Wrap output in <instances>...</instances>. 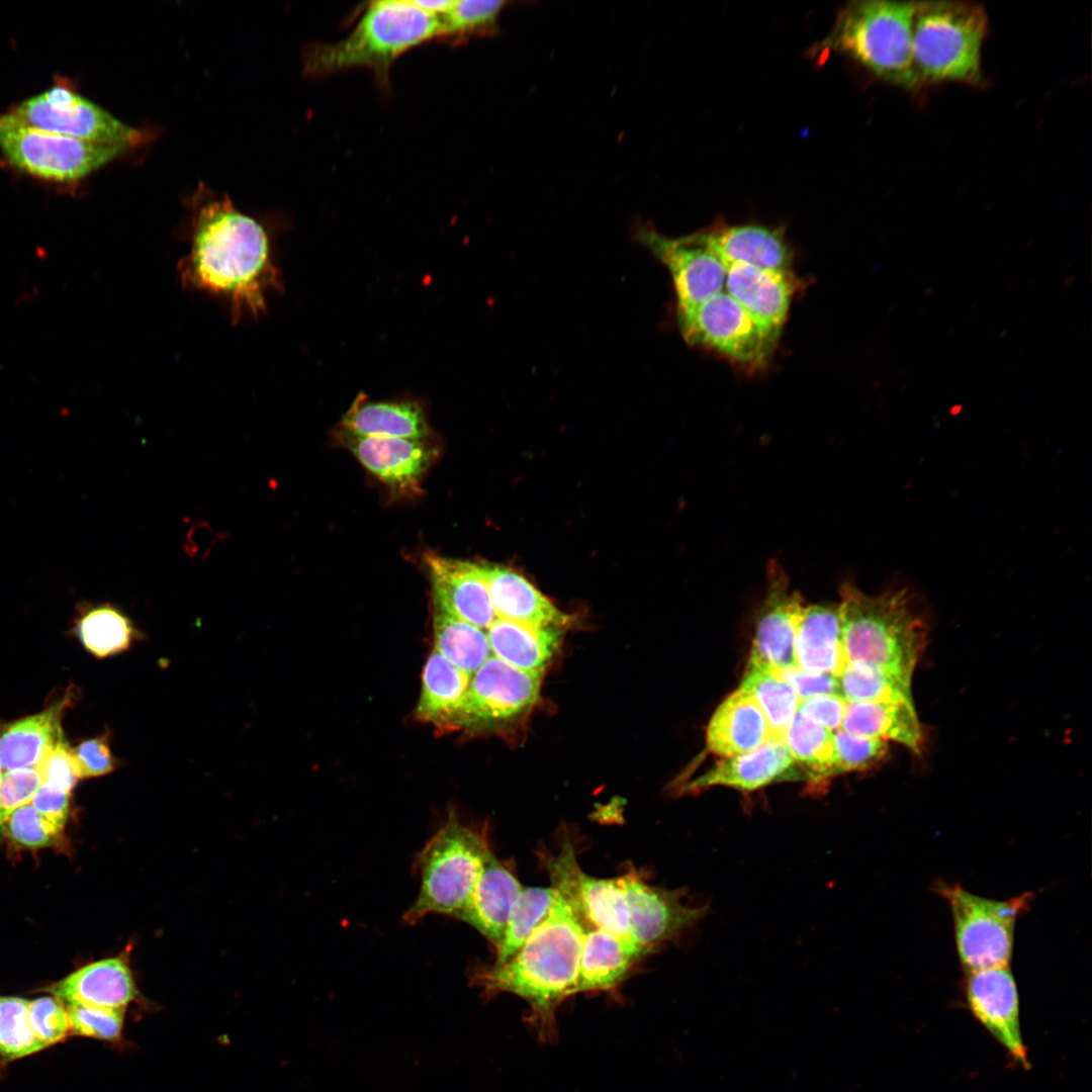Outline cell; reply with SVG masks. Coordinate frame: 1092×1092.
I'll use <instances>...</instances> for the list:
<instances>
[{"label": "cell", "mask_w": 1092, "mask_h": 1092, "mask_svg": "<svg viewBox=\"0 0 1092 1092\" xmlns=\"http://www.w3.org/2000/svg\"><path fill=\"white\" fill-rule=\"evenodd\" d=\"M188 240L178 263L185 287L219 299L234 323L265 311L267 294L280 283L261 222L240 211L228 195L198 199Z\"/></svg>", "instance_id": "obj_1"}, {"label": "cell", "mask_w": 1092, "mask_h": 1092, "mask_svg": "<svg viewBox=\"0 0 1092 1092\" xmlns=\"http://www.w3.org/2000/svg\"><path fill=\"white\" fill-rule=\"evenodd\" d=\"M585 926L557 892L545 919L503 964L476 969L471 984L484 998L511 993L529 1005L527 1022L542 1041L557 1036L556 1011L573 996Z\"/></svg>", "instance_id": "obj_2"}, {"label": "cell", "mask_w": 1092, "mask_h": 1092, "mask_svg": "<svg viewBox=\"0 0 1092 1092\" xmlns=\"http://www.w3.org/2000/svg\"><path fill=\"white\" fill-rule=\"evenodd\" d=\"M439 32V16L420 8L414 0L370 2L346 37L305 49L303 71L323 77L365 68L380 86L387 87L394 62L414 48L438 39Z\"/></svg>", "instance_id": "obj_3"}, {"label": "cell", "mask_w": 1092, "mask_h": 1092, "mask_svg": "<svg viewBox=\"0 0 1092 1092\" xmlns=\"http://www.w3.org/2000/svg\"><path fill=\"white\" fill-rule=\"evenodd\" d=\"M838 604L847 661H855L912 679L927 643V628L906 588L869 595L850 582Z\"/></svg>", "instance_id": "obj_4"}, {"label": "cell", "mask_w": 1092, "mask_h": 1092, "mask_svg": "<svg viewBox=\"0 0 1092 1092\" xmlns=\"http://www.w3.org/2000/svg\"><path fill=\"white\" fill-rule=\"evenodd\" d=\"M915 9L913 1L848 2L816 50L846 55L883 81L919 89L912 55Z\"/></svg>", "instance_id": "obj_5"}, {"label": "cell", "mask_w": 1092, "mask_h": 1092, "mask_svg": "<svg viewBox=\"0 0 1092 1092\" xmlns=\"http://www.w3.org/2000/svg\"><path fill=\"white\" fill-rule=\"evenodd\" d=\"M987 32L988 16L977 3L916 2L912 55L920 87L940 83L980 85Z\"/></svg>", "instance_id": "obj_6"}, {"label": "cell", "mask_w": 1092, "mask_h": 1092, "mask_svg": "<svg viewBox=\"0 0 1092 1092\" xmlns=\"http://www.w3.org/2000/svg\"><path fill=\"white\" fill-rule=\"evenodd\" d=\"M492 853L486 830L463 823L451 809L417 856L421 886L403 923L414 925L430 914L457 919Z\"/></svg>", "instance_id": "obj_7"}, {"label": "cell", "mask_w": 1092, "mask_h": 1092, "mask_svg": "<svg viewBox=\"0 0 1092 1092\" xmlns=\"http://www.w3.org/2000/svg\"><path fill=\"white\" fill-rule=\"evenodd\" d=\"M934 890L948 904L958 956L964 970L1009 967L1015 925L1033 899L1023 893L1006 900L985 898L960 884L938 882Z\"/></svg>", "instance_id": "obj_8"}, {"label": "cell", "mask_w": 1092, "mask_h": 1092, "mask_svg": "<svg viewBox=\"0 0 1092 1092\" xmlns=\"http://www.w3.org/2000/svg\"><path fill=\"white\" fill-rule=\"evenodd\" d=\"M126 149L46 131L12 111L0 115L3 156L18 171L38 179L59 183L83 179Z\"/></svg>", "instance_id": "obj_9"}, {"label": "cell", "mask_w": 1092, "mask_h": 1092, "mask_svg": "<svg viewBox=\"0 0 1092 1092\" xmlns=\"http://www.w3.org/2000/svg\"><path fill=\"white\" fill-rule=\"evenodd\" d=\"M677 315L680 332L689 343L748 366L765 361L779 334L723 291L694 307L678 310Z\"/></svg>", "instance_id": "obj_10"}, {"label": "cell", "mask_w": 1092, "mask_h": 1092, "mask_svg": "<svg viewBox=\"0 0 1092 1092\" xmlns=\"http://www.w3.org/2000/svg\"><path fill=\"white\" fill-rule=\"evenodd\" d=\"M12 112L33 127L96 144L130 148L152 139L66 85L23 100Z\"/></svg>", "instance_id": "obj_11"}, {"label": "cell", "mask_w": 1092, "mask_h": 1092, "mask_svg": "<svg viewBox=\"0 0 1092 1092\" xmlns=\"http://www.w3.org/2000/svg\"><path fill=\"white\" fill-rule=\"evenodd\" d=\"M616 879L625 896L631 939L645 954L706 915L707 906L689 904L679 889L650 885L633 868Z\"/></svg>", "instance_id": "obj_12"}, {"label": "cell", "mask_w": 1092, "mask_h": 1092, "mask_svg": "<svg viewBox=\"0 0 1092 1092\" xmlns=\"http://www.w3.org/2000/svg\"><path fill=\"white\" fill-rule=\"evenodd\" d=\"M547 868L552 887L567 900L585 928H599L633 943L625 896L616 878L601 879L583 872L569 840L549 858Z\"/></svg>", "instance_id": "obj_13"}, {"label": "cell", "mask_w": 1092, "mask_h": 1092, "mask_svg": "<svg viewBox=\"0 0 1092 1092\" xmlns=\"http://www.w3.org/2000/svg\"><path fill=\"white\" fill-rule=\"evenodd\" d=\"M637 237L669 270L678 310L694 307L723 291L726 265L709 248L701 232L669 238L644 226Z\"/></svg>", "instance_id": "obj_14"}, {"label": "cell", "mask_w": 1092, "mask_h": 1092, "mask_svg": "<svg viewBox=\"0 0 1092 1092\" xmlns=\"http://www.w3.org/2000/svg\"><path fill=\"white\" fill-rule=\"evenodd\" d=\"M542 672H528L489 656L470 676L461 726L508 721L529 710L539 699Z\"/></svg>", "instance_id": "obj_15"}, {"label": "cell", "mask_w": 1092, "mask_h": 1092, "mask_svg": "<svg viewBox=\"0 0 1092 1092\" xmlns=\"http://www.w3.org/2000/svg\"><path fill=\"white\" fill-rule=\"evenodd\" d=\"M766 574V593L757 615L746 665L781 670L797 665L796 630L805 605L800 593L791 588L789 576L778 561L768 563Z\"/></svg>", "instance_id": "obj_16"}, {"label": "cell", "mask_w": 1092, "mask_h": 1092, "mask_svg": "<svg viewBox=\"0 0 1092 1092\" xmlns=\"http://www.w3.org/2000/svg\"><path fill=\"white\" fill-rule=\"evenodd\" d=\"M965 992L973 1015L1022 1067L1028 1066L1019 1021L1017 987L1009 967L966 972Z\"/></svg>", "instance_id": "obj_17"}, {"label": "cell", "mask_w": 1092, "mask_h": 1092, "mask_svg": "<svg viewBox=\"0 0 1092 1092\" xmlns=\"http://www.w3.org/2000/svg\"><path fill=\"white\" fill-rule=\"evenodd\" d=\"M338 438L367 470L401 493L420 490L422 477L436 455L425 440L357 436L342 429Z\"/></svg>", "instance_id": "obj_18"}, {"label": "cell", "mask_w": 1092, "mask_h": 1092, "mask_svg": "<svg viewBox=\"0 0 1092 1092\" xmlns=\"http://www.w3.org/2000/svg\"><path fill=\"white\" fill-rule=\"evenodd\" d=\"M798 767L782 738L771 737L750 752L722 758L684 785L682 791L696 793L712 787H727L751 793L774 783L805 780Z\"/></svg>", "instance_id": "obj_19"}, {"label": "cell", "mask_w": 1092, "mask_h": 1092, "mask_svg": "<svg viewBox=\"0 0 1092 1092\" xmlns=\"http://www.w3.org/2000/svg\"><path fill=\"white\" fill-rule=\"evenodd\" d=\"M434 605L480 629L497 618L480 564L427 552Z\"/></svg>", "instance_id": "obj_20"}, {"label": "cell", "mask_w": 1092, "mask_h": 1092, "mask_svg": "<svg viewBox=\"0 0 1092 1092\" xmlns=\"http://www.w3.org/2000/svg\"><path fill=\"white\" fill-rule=\"evenodd\" d=\"M64 1005L125 1010L136 999L132 972L123 956L88 964L46 987Z\"/></svg>", "instance_id": "obj_21"}, {"label": "cell", "mask_w": 1092, "mask_h": 1092, "mask_svg": "<svg viewBox=\"0 0 1092 1092\" xmlns=\"http://www.w3.org/2000/svg\"><path fill=\"white\" fill-rule=\"evenodd\" d=\"M73 698L70 689L41 712L1 726V767L5 770L38 767L47 753L65 739L62 719Z\"/></svg>", "instance_id": "obj_22"}, {"label": "cell", "mask_w": 1092, "mask_h": 1092, "mask_svg": "<svg viewBox=\"0 0 1092 1092\" xmlns=\"http://www.w3.org/2000/svg\"><path fill=\"white\" fill-rule=\"evenodd\" d=\"M523 886L513 871L492 853L457 918L476 929L493 946L502 941L511 909Z\"/></svg>", "instance_id": "obj_23"}, {"label": "cell", "mask_w": 1092, "mask_h": 1092, "mask_svg": "<svg viewBox=\"0 0 1092 1092\" xmlns=\"http://www.w3.org/2000/svg\"><path fill=\"white\" fill-rule=\"evenodd\" d=\"M724 286L727 293L758 322L780 332L794 293V281L789 271L729 264L726 265Z\"/></svg>", "instance_id": "obj_24"}, {"label": "cell", "mask_w": 1092, "mask_h": 1092, "mask_svg": "<svg viewBox=\"0 0 1092 1092\" xmlns=\"http://www.w3.org/2000/svg\"><path fill=\"white\" fill-rule=\"evenodd\" d=\"M774 737L754 699L740 688L716 709L706 731L707 749L721 757L750 752Z\"/></svg>", "instance_id": "obj_25"}, {"label": "cell", "mask_w": 1092, "mask_h": 1092, "mask_svg": "<svg viewBox=\"0 0 1092 1092\" xmlns=\"http://www.w3.org/2000/svg\"><path fill=\"white\" fill-rule=\"evenodd\" d=\"M795 659L803 670L839 676L847 660L838 604L804 607L796 630Z\"/></svg>", "instance_id": "obj_26"}, {"label": "cell", "mask_w": 1092, "mask_h": 1092, "mask_svg": "<svg viewBox=\"0 0 1092 1092\" xmlns=\"http://www.w3.org/2000/svg\"><path fill=\"white\" fill-rule=\"evenodd\" d=\"M645 953L608 931L585 928L573 995L613 991Z\"/></svg>", "instance_id": "obj_27"}, {"label": "cell", "mask_w": 1092, "mask_h": 1092, "mask_svg": "<svg viewBox=\"0 0 1092 1092\" xmlns=\"http://www.w3.org/2000/svg\"><path fill=\"white\" fill-rule=\"evenodd\" d=\"M709 248L725 265L740 263L788 271L791 254L779 230L762 225H718L701 232Z\"/></svg>", "instance_id": "obj_28"}, {"label": "cell", "mask_w": 1092, "mask_h": 1092, "mask_svg": "<svg viewBox=\"0 0 1092 1092\" xmlns=\"http://www.w3.org/2000/svg\"><path fill=\"white\" fill-rule=\"evenodd\" d=\"M480 567L497 618L558 628L568 623V616L521 574L498 565Z\"/></svg>", "instance_id": "obj_29"}, {"label": "cell", "mask_w": 1092, "mask_h": 1092, "mask_svg": "<svg viewBox=\"0 0 1092 1092\" xmlns=\"http://www.w3.org/2000/svg\"><path fill=\"white\" fill-rule=\"evenodd\" d=\"M840 729L855 736L892 740L916 754L922 752L924 744L913 702H846Z\"/></svg>", "instance_id": "obj_30"}, {"label": "cell", "mask_w": 1092, "mask_h": 1092, "mask_svg": "<svg viewBox=\"0 0 1092 1092\" xmlns=\"http://www.w3.org/2000/svg\"><path fill=\"white\" fill-rule=\"evenodd\" d=\"M470 676L434 650L423 668L417 717L438 728L460 727Z\"/></svg>", "instance_id": "obj_31"}, {"label": "cell", "mask_w": 1092, "mask_h": 1092, "mask_svg": "<svg viewBox=\"0 0 1092 1092\" xmlns=\"http://www.w3.org/2000/svg\"><path fill=\"white\" fill-rule=\"evenodd\" d=\"M341 429L357 436L425 440L430 429L415 401H370L360 394L341 422Z\"/></svg>", "instance_id": "obj_32"}, {"label": "cell", "mask_w": 1092, "mask_h": 1092, "mask_svg": "<svg viewBox=\"0 0 1092 1092\" xmlns=\"http://www.w3.org/2000/svg\"><path fill=\"white\" fill-rule=\"evenodd\" d=\"M493 656L528 672H543L561 641L558 627L496 618L486 632Z\"/></svg>", "instance_id": "obj_33"}, {"label": "cell", "mask_w": 1092, "mask_h": 1092, "mask_svg": "<svg viewBox=\"0 0 1092 1092\" xmlns=\"http://www.w3.org/2000/svg\"><path fill=\"white\" fill-rule=\"evenodd\" d=\"M74 632L87 652L97 658L120 654L143 637L133 621L109 603H81Z\"/></svg>", "instance_id": "obj_34"}, {"label": "cell", "mask_w": 1092, "mask_h": 1092, "mask_svg": "<svg viewBox=\"0 0 1092 1092\" xmlns=\"http://www.w3.org/2000/svg\"><path fill=\"white\" fill-rule=\"evenodd\" d=\"M781 738L805 780L818 783L831 778L835 764L831 731L797 711Z\"/></svg>", "instance_id": "obj_35"}, {"label": "cell", "mask_w": 1092, "mask_h": 1092, "mask_svg": "<svg viewBox=\"0 0 1092 1092\" xmlns=\"http://www.w3.org/2000/svg\"><path fill=\"white\" fill-rule=\"evenodd\" d=\"M435 650L472 675L490 656L486 633L434 605Z\"/></svg>", "instance_id": "obj_36"}, {"label": "cell", "mask_w": 1092, "mask_h": 1092, "mask_svg": "<svg viewBox=\"0 0 1092 1092\" xmlns=\"http://www.w3.org/2000/svg\"><path fill=\"white\" fill-rule=\"evenodd\" d=\"M748 693L763 713L774 737L781 738L796 715L800 699L778 670L746 665L739 687Z\"/></svg>", "instance_id": "obj_37"}, {"label": "cell", "mask_w": 1092, "mask_h": 1092, "mask_svg": "<svg viewBox=\"0 0 1092 1092\" xmlns=\"http://www.w3.org/2000/svg\"><path fill=\"white\" fill-rule=\"evenodd\" d=\"M838 680L846 702H913L911 680L866 663L847 661Z\"/></svg>", "instance_id": "obj_38"}, {"label": "cell", "mask_w": 1092, "mask_h": 1092, "mask_svg": "<svg viewBox=\"0 0 1092 1092\" xmlns=\"http://www.w3.org/2000/svg\"><path fill=\"white\" fill-rule=\"evenodd\" d=\"M555 894L552 886L522 889L511 909L502 941L495 948L494 965L505 963L517 952L547 916Z\"/></svg>", "instance_id": "obj_39"}, {"label": "cell", "mask_w": 1092, "mask_h": 1092, "mask_svg": "<svg viewBox=\"0 0 1092 1092\" xmlns=\"http://www.w3.org/2000/svg\"><path fill=\"white\" fill-rule=\"evenodd\" d=\"M506 4L499 0H454L451 8L439 16L438 39L461 43L473 36L494 33Z\"/></svg>", "instance_id": "obj_40"}, {"label": "cell", "mask_w": 1092, "mask_h": 1092, "mask_svg": "<svg viewBox=\"0 0 1092 1092\" xmlns=\"http://www.w3.org/2000/svg\"><path fill=\"white\" fill-rule=\"evenodd\" d=\"M29 1002L20 997L0 996V1057L6 1062L46 1049L30 1025Z\"/></svg>", "instance_id": "obj_41"}, {"label": "cell", "mask_w": 1092, "mask_h": 1092, "mask_svg": "<svg viewBox=\"0 0 1092 1092\" xmlns=\"http://www.w3.org/2000/svg\"><path fill=\"white\" fill-rule=\"evenodd\" d=\"M832 736L835 764L831 778L867 770L880 763L889 751L888 742L882 739L855 736L842 729L833 731Z\"/></svg>", "instance_id": "obj_42"}, {"label": "cell", "mask_w": 1092, "mask_h": 1092, "mask_svg": "<svg viewBox=\"0 0 1092 1092\" xmlns=\"http://www.w3.org/2000/svg\"><path fill=\"white\" fill-rule=\"evenodd\" d=\"M1 830L15 843L27 848H41L57 844L63 829L56 826L27 803L13 811Z\"/></svg>", "instance_id": "obj_43"}, {"label": "cell", "mask_w": 1092, "mask_h": 1092, "mask_svg": "<svg viewBox=\"0 0 1092 1092\" xmlns=\"http://www.w3.org/2000/svg\"><path fill=\"white\" fill-rule=\"evenodd\" d=\"M70 1020L71 1035L92 1037L101 1040H116L120 1037L124 1011L86 1005H65Z\"/></svg>", "instance_id": "obj_44"}, {"label": "cell", "mask_w": 1092, "mask_h": 1092, "mask_svg": "<svg viewBox=\"0 0 1092 1092\" xmlns=\"http://www.w3.org/2000/svg\"><path fill=\"white\" fill-rule=\"evenodd\" d=\"M29 1020L35 1036L46 1049L71 1035L66 1006L53 996L38 997L29 1002Z\"/></svg>", "instance_id": "obj_45"}, {"label": "cell", "mask_w": 1092, "mask_h": 1092, "mask_svg": "<svg viewBox=\"0 0 1092 1092\" xmlns=\"http://www.w3.org/2000/svg\"><path fill=\"white\" fill-rule=\"evenodd\" d=\"M43 782L37 767L5 770L0 776V829L17 808L30 803Z\"/></svg>", "instance_id": "obj_46"}, {"label": "cell", "mask_w": 1092, "mask_h": 1092, "mask_svg": "<svg viewBox=\"0 0 1092 1092\" xmlns=\"http://www.w3.org/2000/svg\"><path fill=\"white\" fill-rule=\"evenodd\" d=\"M109 736L104 732L72 747L81 779L105 776L120 766V760L111 750Z\"/></svg>", "instance_id": "obj_47"}, {"label": "cell", "mask_w": 1092, "mask_h": 1092, "mask_svg": "<svg viewBox=\"0 0 1092 1092\" xmlns=\"http://www.w3.org/2000/svg\"><path fill=\"white\" fill-rule=\"evenodd\" d=\"M37 768L42 775V783L69 794L81 779L73 749L65 739L47 753Z\"/></svg>", "instance_id": "obj_48"}, {"label": "cell", "mask_w": 1092, "mask_h": 1092, "mask_svg": "<svg viewBox=\"0 0 1092 1092\" xmlns=\"http://www.w3.org/2000/svg\"><path fill=\"white\" fill-rule=\"evenodd\" d=\"M778 671L791 686L800 701L826 695L841 696L838 677L833 674L809 672L797 665Z\"/></svg>", "instance_id": "obj_49"}, {"label": "cell", "mask_w": 1092, "mask_h": 1092, "mask_svg": "<svg viewBox=\"0 0 1092 1092\" xmlns=\"http://www.w3.org/2000/svg\"><path fill=\"white\" fill-rule=\"evenodd\" d=\"M846 701L838 695L801 700L798 712L833 732L840 729Z\"/></svg>", "instance_id": "obj_50"}, {"label": "cell", "mask_w": 1092, "mask_h": 1092, "mask_svg": "<svg viewBox=\"0 0 1092 1092\" xmlns=\"http://www.w3.org/2000/svg\"><path fill=\"white\" fill-rule=\"evenodd\" d=\"M36 811L64 829L70 811V794L42 783L30 801Z\"/></svg>", "instance_id": "obj_51"}, {"label": "cell", "mask_w": 1092, "mask_h": 1092, "mask_svg": "<svg viewBox=\"0 0 1092 1092\" xmlns=\"http://www.w3.org/2000/svg\"><path fill=\"white\" fill-rule=\"evenodd\" d=\"M415 3L425 11L434 14L436 16H442L453 5L454 0H414Z\"/></svg>", "instance_id": "obj_52"}, {"label": "cell", "mask_w": 1092, "mask_h": 1092, "mask_svg": "<svg viewBox=\"0 0 1092 1092\" xmlns=\"http://www.w3.org/2000/svg\"><path fill=\"white\" fill-rule=\"evenodd\" d=\"M1 774H2V767H1V765H0V776H1Z\"/></svg>", "instance_id": "obj_53"}]
</instances>
